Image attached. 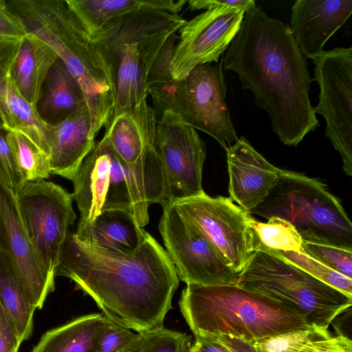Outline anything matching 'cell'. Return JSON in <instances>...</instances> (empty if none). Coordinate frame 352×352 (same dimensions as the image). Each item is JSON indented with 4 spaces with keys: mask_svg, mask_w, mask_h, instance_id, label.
<instances>
[{
    "mask_svg": "<svg viewBox=\"0 0 352 352\" xmlns=\"http://www.w3.org/2000/svg\"><path fill=\"white\" fill-rule=\"evenodd\" d=\"M65 276L111 320L137 333L164 326L179 279L166 250L148 233L134 252L84 243L69 232L55 276Z\"/></svg>",
    "mask_w": 352,
    "mask_h": 352,
    "instance_id": "6da1fadb",
    "label": "cell"
},
{
    "mask_svg": "<svg viewBox=\"0 0 352 352\" xmlns=\"http://www.w3.org/2000/svg\"><path fill=\"white\" fill-rule=\"evenodd\" d=\"M222 63L254 94L283 144L296 146L320 126L309 99L314 79L287 24L253 4Z\"/></svg>",
    "mask_w": 352,
    "mask_h": 352,
    "instance_id": "7a4b0ae2",
    "label": "cell"
},
{
    "mask_svg": "<svg viewBox=\"0 0 352 352\" xmlns=\"http://www.w3.org/2000/svg\"><path fill=\"white\" fill-rule=\"evenodd\" d=\"M31 33L47 44L82 90L95 135L116 102L113 69L100 43L93 41L63 0L6 1Z\"/></svg>",
    "mask_w": 352,
    "mask_h": 352,
    "instance_id": "3957f363",
    "label": "cell"
},
{
    "mask_svg": "<svg viewBox=\"0 0 352 352\" xmlns=\"http://www.w3.org/2000/svg\"><path fill=\"white\" fill-rule=\"evenodd\" d=\"M73 199L80 221H92L106 210L133 215L142 228L149 221L148 206L165 201L162 168L157 155L129 166L103 138L94 145L72 180Z\"/></svg>",
    "mask_w": 352,
    "mask_h": 352,
    "instance_id": "277c9868",
    "label": "cell"
},
{
    "mask_svg": "<svg viewBox=\"0 0 352 352\" xmlns=\"http://www.w3.org/2000/svg\"><path fill=\"white\" fill-rule=\"evenodd\" d=\"M179 305L194 336L223 334L254 342L309 326L291 309L236 284L186 285Z\"/></svg>",
    "mask_w": 352,
    "mask_h": 352,
    "instance_id": "5b68a950",
    "label": "cell"
},
{
    "mask_svg": "<svg viewBox=\"0 0 352 352\" xmlns=\"http://www.w3.org/2000/svg\"><path fill=\"white\" fill-rule=\"evenodd\" d=\"M249 213L287 221L304 241L352 251V224L339 200L303 174L281 170L276 184Z\"/></svg>",
    "mask_w": 352,
    "mask_h": 352,
    "instance_id": "8992f818",
    "label": "cell"
},
{
    "mask_svg": "<svg viewBox=\"0 0 352 352\" xmlns=\"http://www.w3.org/2000/svg\"><path fill=\"white\" fill-rule=\"evenodd\" d=\"M236 285L291 309L309 325L324 329L352 304V297L262 250L253 253Z\"/></svg>",
    "mask_w": 352,
    "mask_h": 352,
    "instance_id": "52a82bcc",
    "label": "cell"
},
{
    "mask_svg": "<svg viewBox=\"0 0 352 352\" xmlns=\"http://www.w3.org/2000/svg\"><path fill=\"white\" fill-rule=\"evenodd\" d=\"M177 17L167 11L143 8L128 15L100 43L114 75L116 102L111 117L147 100L153 34Z\"/></svg>",
    "mask_w": 352,
    "mask_h": 352,
    "instance_id": "ba28073f",
    "label": "cell"
},
{
    "mask_svg": "<svg viewBox=\"0 0 352 352\" xmlns=\"http://www.w3.org/2000/svg\"><path fill=\"white\" fill-rule=\"evenodd\" d=\"M226 91L222 61L198 65L183 79L175 80L154 106L157 120L171 111L185 124L212 136L226 151L239 140L226 102Z\"/></svg>",
    "mask_w": 352,
    "mask_h": 352,
    "instance_id": "9c48e42d",
    "label": "cell"
},
{
    "mask_svg": "<svg viewBox=\"0 0 352 352\" xmlns=\"http://www.w3.org/2000/svg\"><path fill=\"white\" fill-rule=\"evenodd\" d=\"M26 233L47 270L55 276L60 256L76 214L72 194L45 179L26 182L15 194Z\"/></svg>",
    "mask_w": 352,
    "mask_h": 352,
    "instance_id": "30bf717a",
    "label": "cell"
},
{
    "mask_svg": "<svg viewBox=\"0 0 352 352\" xmlns=\"http://www.w3.org/2000/svg\"><path fill=\"white\" fill-rule=\"evenodd\" d=\"M182 217L197 229L239 274L255 252L253 217L230 197H211L205 192L173 202Z\"/></svg>",
    "mask_w": 352,
    "mask_h": 352,
    "instance_id": "8fae6325",
    "label": "cell"
},
{
    "mask_svg": "<svg viewBox=\"0 0 352 352\" xmlns=\"http://www.w3.org/2000/svg\"><path fill=\"white\" fill-rule=\"evenodd\" d=\"M161 204L159 230L179 279L186 285L236 284L239 274L182 217L175 204L168 201Z\"/></svg>",
    "mask_w": 352,
    "mask_h": 352,
    "instance_id": "7c38bea8",
    "label": "cell"
},
{
    "mask_svg": "<svg viewBox=\"0 0 352 352\" xmlns=\"http://www.w3.org/2000/svg\"><path fill=\"white\" fill-rule=\"evenodd\" d=\"M153 146L162 168L165 201L175 202L204 192L202 170L206 150L195 129L174 112L166 111L157 119Z\"/></svg>",
    "mask_w": 352,
    "mask_h": 352,
    "instance_id": "4fadbf2b",
    "label": "cell"
},
{
    "mask_svg": "<svg viewBox=\"0 0 352 352\" xmlns=\"http://www.w3.org/2000/svg\"><path fill=\"white\" fill-rule=\"evenodd\" d=\"M320 88L315 114L327 122L325 136L340 154L343 170L352 175V47L324 51L313 60Z\"/></svg>",
    "mask_w": 352,
    "mask_h": 352,
    "instance_id": "5bb4252c",
    "label": "cell"
},
{
    "mask_svg": "<svg viewBox=\"0 0 352 352\" xmlns=\"http://www.w3.org/2000/svg\"><path fill=\"white\" fill-rule=\"evenodd\" d=\"M248 8L217 7L186 21L170 61L173 78L182 80L198 65L217 63L239 32Z\"/></svg>",
    "mask_w": 352,
    "mask_h": 352,
    "instance_id": "9a60e30c",
    "label": "cell"
},
{
    "mask_svg": "<svg viewBox=\"0 0 352 352\" xmlns=\"http://www.w3.org/2000/svg\"><path fill=\"white\" fill-rule=\"evenodd\" d=\"M0 250L7 257L28 299L42 309L55 289V276L40 261L23 227L14 193L0 180Z\"/></svg>",
    "mask_w": 352,
    "mask_h": 352,
    "instance_id": "2e32d148",
    "label": "cell"
},
{
    "mask_svg": "<svg viewBox=\"0 0 352 352\" xmlns=\"http://www.w3.org/2000/svg\"><path fill=\"white\" fill-rule=\"evenodd\" d=\"M256 251L262 250L302 270L323 283L352 297V280L327 267L311 256L303 240L287 221L272 217L267 222L253 219Z\"/></svg>",
    "mask_w": 352,
    "mask_h": 352,
    "instance_id": "e0dca14e",
    "label": "cell"
},
{
    "mask_svg": "<svg viewBox=\"0 0 352 352\" xmlns=\"http://www.w3.org/2000/svg\"><path fill=\"white\" fill-rule=\"evenodd\" d=\"M226 152L230 199L249 212L276 184L281 169L270 164L244 137Z\"/></svg>",
    "mask_w": 352,
    "mask_h": 352,
    "instance_id": "ac0fdd59",
    "label": "cell"
},
{
    "mask_svg": "<svg viewBox=\"0 0 352 352\" xmlns=\"http://www.w3.org/2000/svg\"><path fill=\"white\" fill-rule=\"evenodd\" d=\"M352 13V0H296L291 12V32L305 58L314 60Z\"/></svg>",
    "mask_w": 352,
    "mask_h": 352,
    "instance_id": "d6986e66",
    "label": "cell"
},
{
    "mask_svg": "<svg viewBox=\"0 0 352 352\" xmlns=\"http://www.w3.org/2000/svg\"><path fill=\"white\" fill-rule=\"evenodd\" d=\"M157 122L154 109L146 100L111 117L104 137L126 164L138 165L157 155L153 146Z\"/></svg>",
    "mask_w": 352,
    "mask_h": 352,
    "instance_id": "ffe728a7",
    "label": "cell"
},
{
    "mask_svg": "<svg viewBox=\"0 0 352 352\" xmlns=\"http://www.w3.org/2000/svg\"><path fill=\"white\" fill-rule=\"evenodd\" d=\"M89 37L101 43L129 14L143 8L178 14L186 0H65Z\"/></svg>",
    "mask_w": 352,
    "mask_h": 352,
    "instance_id": "44dd1931",
    "label": "cell"
},
{
    "mask_svg": "<svg viewBox=\"0 0 352 352\" xmlns=\"http://www.w3.org/2000/svg\"><path fill=\"white\" fill-rule=\"evenodd\" d=\"M50 133L48 157L51 174L72 181L96 143L87 107L50 125Z\"/></svg>",
    "mask_w": 352,
    "mask_h": 352,
    "instance_id": "7402d4cb",
    "label": "cell"
},
{
    "mask_svg": "<svg viewBox=\"0 0 352 352\" xmlns=\"http://www.w3.org/2000/svg\"><path fill=\"white\" fill-rule=\"evenodd\" d=\"M148 233L130 212L112 210L101 212L92 221H79L74 234L88 245L130 253L139 248Z\"/></svg>",
    "mask_w": 352,
    "mask_h": 352,
    "instance_id": "603a6c76",
    "label": "cell"
},
{
    "mask_svg": "<svg viewBox=\"0 0 352 352\" xmlns=\"http://www.w3.org/2000/svg\"><path fill=\"white\" fill-rule=\"evenodd\" d=\"M58 58L56 53L35 35L28 32L21 39L8 76L31 104L36 106L45 78Z\"/></svg>",
    "mask_w": 352,
    "mask_h": 352,
    "instance_id": "cb8c5ba5",
    "label": "cell"
},
{
    "mask_svg": "<svg viewBox=\"0 0 352 352\" xmlns=\"http://www.w3.org/2000/svg\"><path fill=\"white\" fill-rule=\"evenodd\" d=\"M85 106L87 104L80 85L58 58L42 87L36 106L39 116L46 124L54 125Z\"/></svg>",
    "mask_w": 352,
    "mask_h": 352,
    "instance_id": "d4e9b609",
    "label": "cell"
},
{
    "mask_svg": "<svg viewBox=\"0 0 352 352\" xmlns=\"http://www.w3.org/2000/svg\"><path fill=\"white\" fill-rule=\"evenodd\" d=\"M0 116L5 130L24 135L48 155L50 125L18 92L8 75L0 83Z\"/></svg>",
    "mask_w": 352,
    "mask_h": 352,
    "instance_id": "484cf974",
    "label": "cell"
},
{
    "mask_svg": "<svg viewBox=\"0 0 352 352\" xmlns=\"http://www.w3.org/2000/svg\"><path fill=\"white\" fill-rule=\"evenodd\" d=\"M109 320L103 314L76 318L46 331L31 352H96L98 338Z\"/></svg>",
    "mask_w": 352,
    "mask_h": 352,
    "instance_id": "4316f807",
    "label": "cell"
},
{
    "mask_svg": "<svg viewBox=\"0 0 352 352\" xmlns=\"http://www.w3.org/2000/svg\"><path fill=\"white\" fill-rule=\"evenodd\" d=\"M0 301L12 322L22 343L33 331L36 308L18 282L6 255L0 250Z\"/></svg>",
    "mask_w": 352,
    "mask_h": 352,
    "instance_id": "83f0119b",
    "label": "cell"
},
{
    "mask_svg": "<svg viewBox=\"0 0 352 352\" xmlns=\"http://www.w3.org/2000/svg\"><path fill=\"white\" fill-rule=\"evenodd\" d=\"M16 167L25 182L46 179L51 171L48 155L24 135L7 131Z\"/></svg>",
    "mask_w": 352,
    "mask_h": 352,
    "instance_id": "f1b7e54d",
    "label": "cell"
},
{
    "mask_svg": "<svg viewBox=\"0 0 352 352\" xmlns=\"http://www.w3.org/2000/svg\"><path fill=\"white\" fill-rule=\"evenodd\" d=\"M333 336L328 329L309 325L252 342L258 352H301L309 344Z\"/></svg>",
    "mask_w": 352,
    "mask_h": 352,
    "instance_id": "f546056e",
    "label": "cell"
},
{
    "mask_svg": "<svg viewBox=\"0 0 352 352\" xmlns=\"http://www.w3.org/2000/svg\"><path fill=\"white\" fill-rule=\"evenodd\" d=\"M139 342L131 352H191V337L164 326L139 333Z\"/></svg>",
    "mask_w": 352,
    "mask_h": 352,
    "instance_id": "4dcf8cb0",
    "label": "cell"
},
{
    "mask_svg": "<svg viewBox=\"0 0 352 352\" xmlns=\"http://www.w3.org/2000/svg\"><path fill=\"white\" fill-rule=\"evenodd\" d=\"M140 338L139 333H135L127 327L109 319L98 338L96 352H131Z\"/></svg>",
    "mask_w": 352,
    "mask_h": 352,
    "instance_id": "1f68e13d",
    "label": "cell"
},
{
    "mask_svg": "<svg viewBox=\"0 0 352 352\" xmlns=\"http://www.w3.org/2000/svg\"><path fill=\"white\" fill-rule=\"evenodd\" d=\"M305 250L320 263L352 278V251L335 246L320 245L303 241Z\"/></svg>",
    "mask_w": 352,
    "mask_h": 352,
    "instance_id": "d6a6232c",
    "label": "cell"
},
{
    "mask_svg": "<svg viewBox=\"0 0 352 352\" xmlns=\"http://www.w3.org/2000/svg\"><path fill=\"white\" fill-rule=\"evenodd\" d=\"M0 180L14 194L25 184L8 142L7 131L2 128H0Z\"/></svg>",
    "mask_w": 352,
    "mask_h": 352,
    "instance_id": "836d02e7",
    "label": "cell"
},
{
    "mask_svg": "<svg viewBox=\"0 0 352 352\" xmlns=\"http://www.w3.org/2000/svg\"><path fill=\"white\" fill-rule=\"evenodd\" d=\"M27 33L22 21L10 10L6 1L0 0V39H22Z\"/></svg>",
    "mask_w": 352,
    "mask_h": 352,
    "instance_id": "e575fe53",
    "label": "cell"
},
{
    "mask_svg": "<svg viewBox=\"0 0 352 352\" xmlns=\"http://www.w3.org/2000/svg\"><path fill=\"white\" fill-rule=\"evenodd\" d=\"M21 342L0 301V352H18Z\"/></svg>",
    "mask_w": 352,
    "mask_h": 352,
    "instance_id": "d590c367",
    "label": "cell"
},
{
    "mask_svg": "<svg viewBox=\"0 0 352 352\" xmlns=\"http://www.w3.org/2000/svg\"><path fill=\"white\" fill-rule=\"evenodd\" d=\"M21 39H0V83L9 74ZM0 128L3 124L0 116Z\"/></svg>",
    "mask_w": 352,
    "mask_h": 352,
    "instance_id": "8d00e7d4",
    "label": "cell"
},
{
    "mask_svg": "<svg viewBox=\"0 0 352 352\" xmlns=\"http://www.w3.org/2000/svg\"><path fill=\"white\" fill-rule=\"evenodd\" d=\"M191 10H210L221 6H234L250 8L255 4L254 0H191L187 1Z\"/></svg>",
    "mask_w": 352,
    "mask_h": 352,
    "instance_id": "74e56055",
    "label": "cell"
},
{
    "mask_svg": "<svg viewBox=\"0 0 352 352\" xmlns=\"http://www.w3.org/2000/svg\"><path fill=\"white\" fill-rule=\"evenodd\" d=\"M316 352H352L351 340L342 334L320 342Z\"/></svg>",
    "mask_w": 352,
    "mask_h": 352,
    "instance_id": "f35d334b",
    "label": "cell"
},
{
    "mask_svg": "<svg viewBox=\"0 0 352 352\" xmlns=\"http://www.w3.org/2000/svg\"><path fill=\"white\" fill-rule=\"evenodd\" d=\"M193 347L197 352H232L224 344L208 334L195 335Z\"/></svg>",
    "mask_w": 352,
    "mask_h": 352,
    "instance_id": "ab89813d",
    "label": "cell"
},
{
    "mask_svg": "<svg viewBox=\"0 0 352 352\" xmlns=\"http://www.w3.org/2000/svg\"><path fill=\"white\" fill-rule=\"evenodd\" d=\"M208 335L224 344L232 352H258L252 342L223 334Z\"/></svg>",
    "mask_w": 352,
    "mask_h": 352,
    "instance_id": "60d3db41",
    "label": "cell"
},
{
    "mask_svg": "<svg viewBox=\"0 0 352 352\" xmlns=\"http://www.w3.org/2000/svg\"><path fill=\"white\" fill-rule=\"evenodd\" d=\"M122 352H130V351H122Z\"/></svg>",
    "mask_w": 352,
    "mask_h": 352,
    "instance_id": "b9f144b4",
    "label": "cell"
}]
</instances>
